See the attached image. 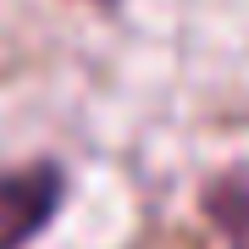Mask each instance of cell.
<instances>
[{
	"label": "cell",
	"instance_id": "cell-1",
	"mask_svg": "<svg viewBox=\"0 0 249 249\" xmlns=\"http://www.w3.org/2000/svg\"><path fill=\"white\" fill-rule=\"evenodd\" d=\"M67 199V172L55 160H28V166L0 172V249H28L55 222Z\"/></svg>",
	"mask_w": 249,
	"mask_h": 249
},
{
	"label": "cell",
	"instance_id": "cell-3",
	"mask_svg": "<svg viewBox=\"0 0 249 249\" xmlns=\"http://www.w3.org/2000/svg\"><path fill=\"white\" fill-rule=\"evenodd\" d=\"M94 6H116V0H94Z\"/></svg>",
	"mask_w": 249,
	"mask_h": 249
},
{
	"label": "cell",
	"instance_id": "cell-2",
	"mask_svg": "<svg viewBox=\"0 0 249 249\" xmlns=\"http://www.w3.org/2000/svg\"><path fill=\"white\" fill-rule=\"evenodd\" d=\"M205 211L216 216L227 249H249V188H232V183H216L205 194Z\"/></svg>",
	"mask_w": 249,
	"mask_h": 249
}]
</instances>
